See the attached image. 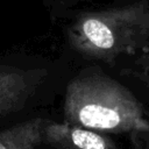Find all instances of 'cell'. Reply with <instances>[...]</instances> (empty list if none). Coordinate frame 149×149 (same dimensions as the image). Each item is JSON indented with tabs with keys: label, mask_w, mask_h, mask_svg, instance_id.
Here are the masks:
<instances>
[{
	"label": "cell",
	"mask_w": 149,
	"mask_h": 149,
	"mask_svg": "<svg viewBox=\"0 0 149 149\" xmlns=\"http://www.w3.org/2000/svg\"><path fill=\"white\" fill-rule=\"evenodd\" d=\"M146 108L129 86L94 65L66 83L63 121L107 134H130L149 128Z\"/></svg>",
	"instance_id": "1"
},
{
	"label": "cell",
	"mask_w": 149,
	"mask_h": 149,
	"mask_svg": "<svg viewBox=\"0 0 149 149\" xmlns=\"http://www.w3.org/2000/svg\"><path fill=\"white\" fill-rule=\"evenodd\" d=\"M68 40L84 58L114 66L121 56L149 50V3L141 0L80 14L68 29Z\"/></svg>",
	"instance_id": "2"
},
{
	"label": "cell",
	"mask_w": 149,
	"mask_h": 149,
	"mask_svg": "<svg viewBox=\"0 0 149 149\" xmlns=\"http://www.w3.org/2000/svg\"><path fill=\"white\" fill-rule=\"evenodd\" d=\"M51 85L48 68L0 64V123L41 104Z\"/></svg>",
	"instance_id": "3"
},
{
	"label": "cell",
	"mask_w": 149,
	"mask_h": 149,
	"mask_svg": "<svg viewBox=\"0 0 149 149\" xmlns=\"http://www.w3.org/2000/svg\"><path fill=\"white\" fill-rule=\"evenodd\" d=\"M43 137L50 149H125L112 134L50 119L44 125Z\"/></svg>",
	"instance_id": "4"
},
{
	"label": "cell",
	"mask_w": 149,
	"mask_h": 149,
	"mask_svg": "<svg viewBox=\"0 0 149 149\" xmlns=\"http://www.w3.org/2000/svg\"><path fill=\"white\" fill-rule=\"evenodd\" d=\"M47 121V118L36 115L1 129L0 149H50L43 137Z\"/></svg>",
	"instance_id": "5"
},
{
	"label": "cell",
	"mask_w": 149,
	"mask_h": 149,
	"mask_svg": "<svg viewBox=\"0 0 149 149\" xmlns=\"http://www.w3.org/2000/svg\"><path fill=\"white\" fill-rule=\"evenodd\" d=\"M120 78L134 93H140V97L149 101V70L125 68L120 71Z\"/></svg>",
	"instance_id": "6"
},
{
	"label": "cell",
	"mask_w": 149,
	"mask_h": 149,
	"mask_svg": "<svg viewBox=\"0 0 149 149\" xmlns=\"http://www.w3.org/2000/svg\"><path fill=\"white\" fill-rule=\"evenodd\" d=\"M146 115L149 119V109L146 108ZM132 149H149V128L134 130L129 134Z\"/></svg>",
	"instance_id": "7"
}]
</instances>
